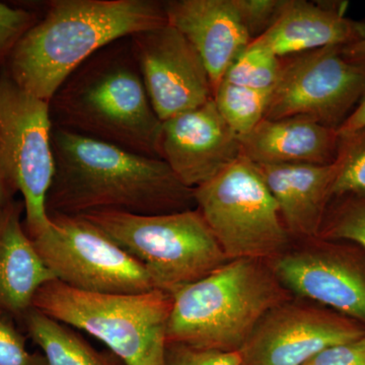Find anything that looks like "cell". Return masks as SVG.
Here are the masks:
<instances>
[{"label": "cell", "instance_id": "cell-1", "mask_svg": "<svg viewBox=\"0 0 365 365\" xmlns=\"http://www.w3.org/2000/svg\"><path fill=\"white\" fill-rule=\"evenodd\" d=\"M54 175L46 199L48 216L95 211L158 215L196 208L188 188L163 160L52 129Z\"/></svg>", "mask_w": 365, "mask_h": 365}, {"label": "cell", "instance_id": "cell-2", "mask_svg": "<svg viewBox=\"0 0 365 365\" xmlns=\"http://www.w3.org/2000/svg\"><path fill=\"white\" fill-rule=\"evenodd\" d=\"M167 23L158 0H53L2 69L23 90L49 103L69 74L98 50Z\"/></svg>", "mask_w": 365, "mask_h": 365}, {"label": "cell", "instance_id": "cell-3", "mask_svg": "<svg viewBox=\"0 0 365 365\" xmlns=\"http://www.w3.org/2000/svg\"><path fill=\"white\" fill-rule=\"evenodd\" d=\"M53 127L158 158L162 121L143 85L129 37L98 50L49 102Z\"/></svg>", "mask_w": 365, "mask_h": 365}, {"label": "cell", "instance_id": "cell-4", "mask_svg": "<svg viewBox=\"0 0 365 365\" xmlns=\"http://www.w3.org/2000/svg\"><path fill=\"white\" fill-rule=\"evenodd\" d=\"M167 343L239 352L260 319L292 299L268 262L230 260L172 292Z\"/></svg>", "mask_w": 365, "mask_h": 365}, {"label": "cell", "instance_id": "cell-5", "mask_svg": "<svg viewBox=\"0 0 365 365\" xmlns=\"http://www.w3.org/2000/svg\"><path fill=\"white\" fill-rule=\"evenodd\" d=\"M169 292H83L58 280L38 290L33 307L104 343L126 365H163L172 311Z\"/></svg>", "mask_w": 365, "mask_h": 365}, {"label": "cell", "instance_id": "cell-6", "mask_svg": "<svg viewBox=\"0 0 365 365\" xmlns=\"http://www.w3.org/2000/svg\"><path fill=\"white\" fill-rule=\"evenodd\" d=\"M83 216L172 294L230 261L198 208L158 215L95 211Z\"/></svg>", "mask_w": 365, "mask_h": 365}, {"label": "cell", "instance_id": "cell-7", "mask_svg": "<svg viewBox=\"0 0 365 365\" xmlns=\"http://www.w3.org/2000/svg\"><path fill=\"white\" fill-rule=\"evenodd\" d=\"M200 211L228 260H270L292 239L253 163L241 157L194 189Z\"/></svg>", "mask_w": 365, "mask_h": 365}, {"label": "cell", "instance_id": "cell-8", "mask_svg": "<svg viewBox=\"0 0 365 365\" xmlns=\"http://www.w3.org/2000/svg\"><path fill=\"white\" fill-rule=\"evenodd\" d=\"M49 103L31 95L0 69V172L25 205L31 239L49 227L46 199L54 175Z\"/></svg>", "mask_w": 365, "mask_h": 365}, {"label": "cell", "instance_id": "cell-9", "mask_svg": "<svg viewBox=\"0 0 365 365\" xmlns=\"http://www.w3.org/2000/svg\"><path fill=\"white\" fill-rule=\"evenodd\" d=\"M49 227L32 242L56 280L102 294L157 289L143 266L83 216L49 215Z\"/></svg>", "mask_w": 365, "mask_h": 365}, {"label": "cell", "instance_id": "cell-10", "mask_svg": "<svg viewBox=\"0 0 365 365\" xmlns=\"http://www.w3.org/2000/svg\"><path fill=\"white\" fill-rule=\"evenodd\" d=\"M341 49L325 47L282 57L265 119L304 118L339 128L365 88V68L348 62Z\"/></svg>", "mask_w": 365, "mask_h": 365}, {"label": "cell", "instance_id": "cell-11", "mask_svg": "<svg viewBox=\"0 0 365 365\" xmlns=\"http://www.w3.org/2000/svg\"><path fill=\"white\" fill-rule=\"evenodd\" d=\"M364 337L359 322L292 297L260 319L239 351L241 365H304L326 348Z\"/></svg>", "mask_w": 365, "mask_h": 365}, {"label": "cell", "instance_id": "cell-12", "mask_svg": "<svg viewBox=\"0 0 365 365\" xmlns=\"http://www.w3.org/2000/svg\"><path fill=\"white\" fill-rule=\"evenodd\" d=\"M150 104L160 121L213 100L205 64L188 40L165 25L129 37Z\"/></svg>", "mask_w": 365, "mask_h": 365}, {"label": "cell", "instance_id": "cell-13", "mask_svg": "<svg viewBox=\"0 0 365 365\" xmlns=\"http://www.w3.org/2000/svg\"><path fill=\"white\" fill-rule=\"evenodd\" d=\"M268 260L282 287L365 324V268L326 240H306Z\"/></svg>", "mask_w": 365, "mask_h": 365}, {"label": "cell", "instance_id": "cell-14", "mask_svg": "<svg viewBox=\"0 0 365 365\" xmlns=\"http://www.w3.org/2000/svg\"><path fill=\"white\" fill-rule=\"evenodd\" d=\"M158 155L185 186L195 189L242 157L241 141L211 100L162 122Z\"/></svg>", "mask_w": 365, "mask_h": 365}, {"label": "cell", "instance_id": "cell-15", "mask_svg": "<svg viewBox=\"0 0 365 365\" xmlns=\"http://www.w3.org/2000/svg\"><path fill=\"white\" fill-rule=\"evenodd\" d=\"M163 9L168 24L198 52L215 91L252 42L234 0H167Z\"/></svg>", "mask_w": 365, "mask_h": 365}, {"label": "cell", "instance_id": "cell-16", "mask_svg": "<svg viewBox=\"0 0 365 365\" xmlns=\"http://www.w3.org/2000/svg\"><path fill=\"white\" fill-rule=\"evenodd\" d=\"M365 38V21L347 18L343 6L285 0L273 26L252 44L287 57L325 47H345Z\"/></svg>", "mask_w": 365, "mask_h": 365}, {"label": "cell", "instance_id": "cell-17", "mask_svg": "<svg viewBox=\"0 0 365 365\" xmlns=\"http://www.w3.org/2000/svg\"><path fill=\"white\" fill-rule=\"evenodd\" d=\"M255 165L275 199L292 239L319 237L332 201L337 163Z\"/></svg>", "mask_w": 365, "mask_h": 365}, {"label": "cell", "instance_id": "cell-18", "mask_svg": "<svg viewBox=\"0 0 365 365\" xmlns=\"http://www.w3.org/2000/svg\"><path fill=\"white\" fill-rule=\"evenodd\" d=\"M23 200L11 199L0 209V312L23 318L46 283L56 280L26 234Z\"/></svg>", "mask_w": 365, "mask_h": 365}, {"label": "cell", "instance_id": "cell-19", "mask_svg": "<svg viewBox=\"0 0 365 365\" xmlns=\"http://www.w3.org/2000/svg\"><path fill=\"white\" fill-rule=\"evenodd\" d=\"M240 141L242 157L257 165H330L337 158L339 134L304 118H264Z\"/></svg>", "mask_w": 365, "mask_h": 365}, {"label": "cell", "instance_id": "cell-20", "mask_svg": "<svg viewBox=\"0 0 365 365\" xmlns=\"http://www.w3.org/2000/svg\"><path fill=\"white\" fill-rule=\"evenodd\" d=\"M21 319L29 336L44 353L47 365H114L66 324L34 307Z\"/></svg>", "mask_w": 365, "mask_h": 365}, {"label": "cell", "instance_id": "cell-21", "mask_svg": "<svg viewBox=\"0 0 365 365\" xmlns=\"http://www.w3.org/2000/svg\"><path fill=\"white\" fill-rule=\"evenodd\" d=\"M271 93L252 90L222 81L213 100L218 112L232 131L242 138L265 118Z\"/></svg>", "mask_w": 365, "mask_h": 365}, {"label": "cell", "instance_id": "cell-22", "mask_svg": "<svg viewBox=\"0 0 365 365\" xmlns=\"http://www.w3.org/2000/svg\"><path fill=\"white\" fill-rule=\"evenodd\" d=\"M281 69L280 57L251 43L227 69L222 81L252 90L272 93L279 81Z\"/></svg>", "mask_w": 365, "mask_h": 365}, {"label": "cell", "instance_id": "cell-23", "mask_svg": "<svg viewBox=\"0 0 365 365\" xmlns=\"http://www.w3.org/2000/svg\"><path fill=\"white\" fill-rule=\"evenodd\" d=\"M333 199L365 195V127L339 135Z\"/></svg>", "mask_w": 365, "mask_h": 365}, {"label": "cell", "instance_id": "cell-24", "mask_svg": "<svg viewBox=\"0 0 365 365\" xmlns=\"http://www.w3.org/2000/svg\"><path fill=\"white\" fill-rule=\"evenodd\" d=\"M319 239L356 242L365 250V195L333 199Z\"/></svg>", "mask_w": 365, "mask_h": 365}, {"label": "cell", "instance_id": "cell-25", "mask_svg": "<svg viewBox=\"0 0 365 365\" xmlns=\"http://www.w3.org/2000/svg\"><path fill=\"white\" fill-rule=\"evenodd\" d=\"M39 19L38 14L30 9L0 2V69L6 66L14 48Z\"/></svg>", "mask_w": 365, "mask_h": 365}, {"label": "cell", "instance_id": "cell-26", "mask_svg": "<svg viewBox=\"0 0 365 365\" xmlns=\"http://www.w3.org/2000/svg\"><path fill=\"white\" fill-rule=\"evenodd\" d=\"M163 365H241V355L240 352L167 343Z\"/></svg>", "mask_w": 365, "mask_h": 365}, {"label": "cell", "instance_id": "cell-27", "mask_svg": "<svg viewBox=\"0 0 365 365\" xmlns=\"http://www.w3.org/2000/svg\"><path fill=\"white\" fill-rule=\"evenodd\" d=\"M234 2L253 42L273 26L285 0H234Z\"/></svg>", "mask_w": 365, "mask_h": 365}, {"label": "cell", "instance_id": "cell-28", "mask_svg": "<svg viewBox=\"0 0 365 365\" xmlns=\"http://www.w3.org/2000/svg\"><path fill=\"white\" fill-rule=\"evenodd\" d=\"M11 318L0 312V365H47L44 356L29 352Z\"/></svg>", "mask_w": 365, "mask_h": 365}, {"label": "cell", "instance_id": "cell-29", "mask_svg": "<svg viewBox=\"0 0 365 365\" xmlns=\"http://www.w3.org/2000/svg\"><path fill=\"white\" fill-rule=\"evenodd\" d=\"M304 365H365V337L326 348Z\"/></svg>", "mask_w": 365, "mask_h": 365}, {"label": "cell", "instance_id": "cell-30", "mask_svg": "<svg viewBox=\"0 0 365 365\" xmlns=\"http://www.w3.org/2000/svg\"><path fill=\"white\" fill-rule=\"evenodd\" d=\"M365 127V88L359 102L357 103L356 107L351 112V114L347 117V119L340 125L337 129L338 134L350 133L360 128Z\"/></svg>", "mask_w": 365, "mask_h": 365}, {"label": "cell", "instance_id": "cell-31", "mask_svg": "<svg viewBox=\"0 0 365 365\" xmlns=\"http://www.w3.org/2000/svg\"><path fill=\"white\" fill-rule=\"evenodd\" d=\"M343 57L350 63L365 68V38L341 49Z\"/></svg>", "mask_w": 365, "mask_h": 365}, {"label": "cell", "instance_id": "cell-32", "mask_svg": "<svg viewBox=\"0 0 365 365\" xmlns=\"http://www.w3.org/2000/svg\"><path fill=\"white\" fill-rule=\"evenodd\" d=\"M14 196L9 191V187H7L6 180L2 176L1 172H0V209L2 206L7 202V201L14 199Z\"/></svg>", "mask_w": 365, "mask_h": 365}]
</instances>
